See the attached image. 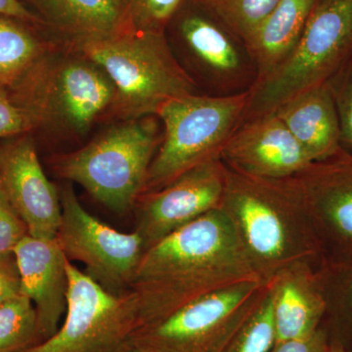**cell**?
<instances>
[{
    "label": "cell",
    "instance_id": "cell-1",
    "mask_svg": "<svg viewBox=\"0 0 352 352\" xmlns=\"http://www.w3.org/2000/svg\"><path fill=\"white\" fill-rule=\"evenodd\" d=\"M245 282L261 283L226 214L212 210L146 250L131 287L138 328Z\"/></svg>",
    "mask_w": 352,
    "mask_h": 352
},
{
    "label": "cell",
    "instance_id": "cell-2",
    "mask_svg": "<svg viewBox=\"0 0 352 352\" xmlns=\"http://www.w3.org/2000/svg\"><path fill=\"white\" fill-rule=\"evenodd\" d=\"M220 210L264 285L293 264L319 265L326 259L311 221L287 178L254 177L227 168Z\"/></svg>",
    "mask_w": 352,
    "mask_h": 352
},
{
    "label": "cell",
    "instance_id": "cell-3",
    "mask_svg": "<svg viewBox=\"0 0 352 352\" xmlns=\"http://www.w3.org/2000/svg\"><path fill=\"white\" fill-rule=\"evenodd\" d=\"M75 47L112 80L111 109L124 120L157 115L168 102L195 94V80L178 63L164 32L129 30Z\"/></svg>",
    "mask_w": 352,
    "mask_h": 352
},
{
    "label": "cell",
    "instance_id": "cell-4",
    "mask_svg": "<svg viewBox=\"0 0 352 352\" xmlns=\"http://www.w3.org/2000/svg\"><path fill=\"white\" fill-rule=\"evenodd\" d=\"M161 141L152 119L126 120L82 149L57 157L53 166L60 177L78 183L102 205L126 212L142 195Z\"/></svg>",
    "mask_w": 352,
    "mask_h": 352
},
{
    "label": "cell",
    "instance_id": "cell-5",
    "mask_svg": "<svg viewBox=\"0 0 352 352\" xmlns=\"http://www.w3.org/2000/svg\"><path fill=\"white\" fill-rule=\"evenodd\" d=\"M352 59V0H319L295 50L250 87L242 122L275 112L292 97L330 83Z\"/></svg>",
    "mask_w": 352,
    "mask_h": 352
},
{
    "label": "cell",
    "instance_id": "cell-6",
    "mask_svg": "<svg viewBox=\"0 0 352 352\" xmlns=\"http://www.w3.org/2000/svg\"><path fill=\"white\" fill-rule=\"evenodd\" d=\"M250 94V88L220 96L193 94L166 103L157 115L163 122L164 135L142 195L220 157L227 140L242 122Z\"/></svg>",
    "mask_w": 352,
    "mask_h": 352
},
{
    "label": "cell",
    "instance_id": "cell-7",
    "mask_svg": "<svg viewBox=\"0 0 352 352\" xmlns=\"http://www.w3.org/2000/svg\"><path fill=\"white\" fill-rule=\"evenodd\" d=\"M15 87L20 92L14 98L31 113L36 126L51 122L78 134L87 133L95 120L112 108L116 97L107 74L78 53L58 59L44 54Z\"/></svg>",
    "mask_w": 352,
    "mask_h": 352
},
{
    "label": "cell",
    "instance_id": "cell-8",
    "mask_svg": "<svg viewBox=\"0 0 352 352\" xmlns=\"http://www.w3.org/2000/svg\"><path fill=\"white\" fill-rule=\"evenodd\" d=\"M266 293V285L245 282L208 294L136 329L129 342L151 352H222Z\"/></svg>",
    "mask_w": 352,
    "mask_h": 352
},
{
    "label": "cell",
    "instance_id": "cell-9",
    "mask_svg": "<svg viewBox=\"0 0 352 352\" xmlns=\"http://www.w3.org/2000/svg\"><path fill=\"white\" fill-rule=\"evenodd\" d=\"M69 286L63 324L50 339L23 352H117L138 327L131 289L111 293L67 261Z\"/></svg>",
    "mask_w": 352,
    "mask_h": 352
},
{
    "label": "cell",
    "instance_id": "cell-10",
    "mask_svg": "<svg viewBox=\"0 0 352 352\" xmlns=\"http://www.w3.org/2000/svg\"><path fill=\"white\" fill-rule=\"evenodd\" d=\"M62 215L57 240L66 258L87 266V274L113 294L131 289L145 252L142 238L103 223L80 205L72 185L59 189Z\"/></svg>",
    "mask_w": 352,
    "mask_h": 352
},
{
    "label": "cell",
    "instance_id": "cell-11",
    "mask_svg": "<svg viewBox=\"0 0 352 352\" xmlns=\"http://www.w3.org/2000/svg\"><path fill=\"white\" fill-rule=\"evenodd\" d=\"M227 166L220 157L183 173L164 188L139 197L135 232L145 251L201 215L221 208Z\"/></svg>",
    "mask_w": 352,
    "mask_h": 352
},
{
    "label": "cell",
    "instance_id": "cell-12",
    "mask_svg": "<svg viewBox=\"0 0 352 352\" xmlns=\"http://www.w3.org/2000/svg\"><path fill=\"white\" fill-rule=\"evenodd\" d=\"M329 261H352V156L344 151L287 177Z\"/></svg>",
    "mask_w": 352,
    "mask_h": 352
},
{
    "label": "cell",
    "instance_id": "cell-13",
    "mask_svg": "<svg viewBox=\"0 0 352 352\" xmlns=\"http://www.w3.org/2000/svg\"><path fill=\"white\" fill-rule=\"evenodd\" d=\"M0 187L30 235L56 238L62 215L59 189L44 173L32 138L25 136L0 150Z\"/></svg>",
    "mask_w": 352,
    "mask_h": 352
},
{
    "label": "cell",
    "instance_id": "cell-14",
    "mask_svg": "<svg viewBox=\"0 0 352 352\" xmlns=\"http://www.w3.org/2000/svg\"><path fill=\"white\" fill-rule=\"evenodd\" d=\"M220 159L229 170L266 179H283L314 163L274 113L238 126Z\"/></svg>",
    "mask_w": 352,
    "mask_h": 352
},
{
    "label": "cell",
    "instance_id": "cell-15",
    "mask_svg": "<svg viewBox=\"0 0 352 352\" xmlns=\"http://www.w3.org/2000/svg\"><path fill=\"white\" fill-rule=\"evenodd\" d=\"M21 279V295L36 308L38 344L59 329L66 314L69 279L61 245L55 239L28 235L14 250Z\"/></svg>",
    "mask_w": 352,
    "mask_h": 352
},
{
    "label": "cell",
    "instance_id": "cell-16",
    "mask_svg": "<svg viewBox=\"0 0 352 352\" xmlns=\"http://www.w3.org/2000/svg\"><path fill=\"white\" fill-rule=\"evenodd\" d=\"M319 266L310 263L293 264L266 285L276 342L307 337L323 324L327 302Z\"/></svg>",
    "mask_w": 352,
    "mask_h": 352
},
{
    "label": "cell",
    "instance_id": "cell-17",
    "mask_svg": "<svg viewBox=\"0 0 352 352\" xmlns=\"http://www.w3.org/2000/svg\"><path fill=\"white\" fill-rule=\"evenodd\" d=\"M273 113L312 161H326L342 151L339 113L331 82L292 97Z\"/></svg>",
    "mask_w": 352,
    "mask_h": 352
},
{
    "label": "cell",
    "instance_id": "cell-18",
    "mask_svg": "<svg viewBox=\"0 0 352 352\" xmlns=\"http://www.w3.org/2000/svg\"><path fill=\"white\" fill-rule=\"evenodd\" d=\"M319 0H279L244 46L263 80L292 54Z\"/></svg>",
    "mask_w": 352,
    "mask_h": 352
},
{
    "label": "cell",
    "instance_id": "cell-19",
    "mask_svg": "<svg viewBox=\"0 0 352 352\" xmlns=\"http://www.w3.org/2000/svg\"><path fill=\"white\" fill-rule=\"evenodd\" d=\"M75 43L102 41L131 30L122 0H31Z\"/></svg>",
    "mask_w": 352,
    "mask_h": 352
},
{
    "label": "cell",
    "instance_id": "cell-20",
    "mask_svg": "<svg viewBox=\"0 0 352 352\" xmlns=\"http://www.w3.org/2000/svg\"><path fill=\"white\" fill-rule=\"evenodd\" d=\"M179 30L185 45L210 75L221 82H233L244 75L247 57L237 43L240 39L217 18L188 14Z\"/></svg>",
    "mask_w": 352,
    "mask_h": 352
},
{
    "label": "cell",
    "instance_id": "cell-21",
    "mask_svg": "<svg viewBox=\"0 0 352 352\" xmlns=\"http://www.w3.org/2000/svg\"><path fill=\"white\" fill-rule=\"evenodd\" d=\"M327 312L329 336L352 352V261L325 259L319 266Z\"/></svg>",
    "mask_w": 352,
    "mask_h": 352
},
{
    "label": "cell",
    "instance_id": "cell-22",
    "mask_svg": "<svg viewBox=\"0 0 352 352\" xmlns=\"http://www.w3.org/2000/svg\"><path fill=\"white\" fill-rule=\"evenodd\" d=\"M45 54L43 46L11 18L0 16V85L15 87Z\"/></svg>",
    "mask_w": 352,
    "mask_h": 352
},
{
    "label": "cell",
    "instance_id": "cell-23",
    "mask_svg": "<svg viewBox=\"0 0 352 352\" xmlns=\"http://www.w3.org/2000/svg\"><path fill=\"white\" fill-rule=\"evenodd\" d=\"M38 344L36 308L20 295L0 305V352H23Z\"/></svg>",
    "mask_w": 352,
    "mask_h": 352
},
{
    "label": "cell",
    "instance_id": "cell-24",
    "mask_svg": "<svg viewBox=\"0 0 352 352\" xmlns=\"http://www.w3.org/2000/svg\"><path fill=\"white\" fill-rule=\"evenodd\" d=\"M279 0H201L206 9L243 44L274 9Z\"/></svg>",
    "mask_w": 352,
    "mask_h": 352
},
{
    "label": "cell",
    "instance_id": "cell-25",
    "mask_svg": "<svg viewBox=\"0 0 352 352\" xmlns=\"http://www.w3.org/2000/svg\"><path fill=\"white\" fill-rule=\"evenodd\" d=\"M276 342L270 291L222 352H270Z\"/></svg>",
    "mask_w": 352,
    "mask_h": 352
},
{
    "label": "cell",
    "instance_id": "cell-26",
    "mask_svg": "<svg viewBox=\"0 0 352 352\" xmlns=\"http://www.w3.org/2000/svg\"><path fill=\"white\" fill-rule=\"evenodd\" d=\"M185 0H122L127 23L134 31L164 32Z\"/></svg>",
    "mask_w": 352,
    "mask_h": 352
},
{
    "label": "cell",
    "instance_id": "cell-27",
    "mask_svg": "<svg viewBox=\"0 0 352 352\" xmlns=\"http://www.w3.org/2000/svg\"><path fill=\"white\" fill-rule=\"evenodd\" d=\"M34 126L31 113L9 94L8 88L0 85V138L24 133Z\"/></svg>",
    "mask_w": 352,
    "mask_h": 352
},
{
    "label": "cell",
    "instance_id": "cell-28",
    "mask_svg": "<svg viewBox=\"0 0 352 352\" xmlns=\"http://www.w3.org/2000/svg\"><path fill=\"white\" fill-rule=\"evenodd\" d=\"M29 229L16 212L0 187V256L13 254L18 244L27 237Z\"/></svg>",
    "mask_w": 352,
    "mask_h": 352
},
{
    "label": "cell",
    "instance_id": "cell-29",
    "mask_svg": "<svg viewBox=\"0 0 352 352\" xmlns=\"http://www.w3.org/2000/svg\"><path fill=\"white\" fill-rule=\"evenodd\" d=\"M333 95L339 113L342 142L352 147V71L342 82L338 94L333 92Z\"/></svg>",
    "mask_w": 352,
    "mask_h": 352
},
{
    "label": "cell",
    "instance_id": "cell-30",
    "mask_svg": "<svg viewBox=\"0 0 352 352\" xmlns=\"http://www.w3.org/2000/svg\"><path fill=\"white\" fill-rule=\"evenodd\" d=\"M329 339L327 328L322 324L316 332L307 337L275 342L270 352H325Z\"/></svg>",
    "mask_w": 352,
    "mask_h": 352
},
{
    "label": "cell",
    "instance_id": "cell-31",
    "mask_svg": "<svg viewBox=\"0 0 352 352\" xmlns=\"http://www.w3.org/2000/svg\"><path fill=\"white\" fill-rule=\"evenodd\" d=\"M20 295V273L15 256H0V305Z\"/></svg>",
    "mask_w": 352,
    "mask_h": 352
},
{
    "label": "cell",
    "instance_id": "cell-32",
    "mask_svg": "<svg viewBox=\"0 0 352 352\" xmlns=\"http://www.w3.org/2000/svg\"><path fill=\"white\" fill-rule=\"evenodd\" d=\"M0 16L28 22L38 20V18L32 15L19 0H0Z\"/></svg>",
    "mask_w": 352,
    "mask_h": 352
},
{
    "label": "cell",
    "instance_id": "cell-33",
    "mask_svg": "<svg viewBox=\"0 0 352 352\" xmlns=\"http://www.w3.org/2000/svg\"><path fill=\"white\" fill-rule=\"evenodd\" d=\"M330 337V336H329ZM325 352H349L342 346L339 340L331 338L329 339V344Z\"/></svg>",
    "mask_w": 352,
    "mask_h": 352
},
{
    "label": "cell",
    "instance_id": "cell-34",
    "mask_svg": "<svg viewBox=\"0 0 352 352\" xmlns=\"http://www.w3.org/2000/svg\"><path fill=\"white\" fill-rule=\"evenodd\" d=\"M117 352H151L149 351H146V349H140V347H138L135 346H133V344H131V342H129V340H127V342L126 344H124L119 351Z\"/></svg>",
    "mask_w": 352,
    "mask_h": 352
}]
</instances>
